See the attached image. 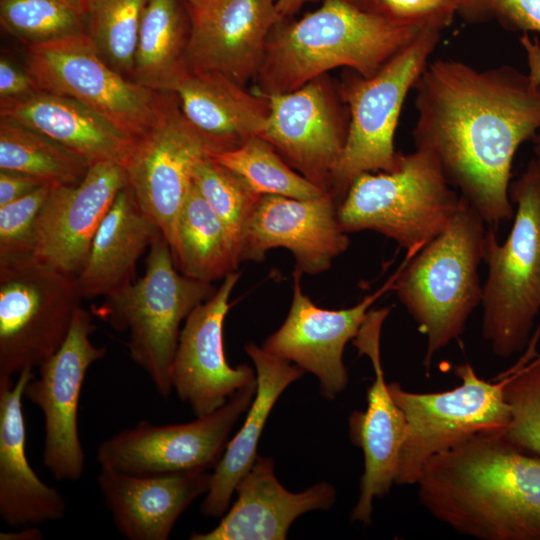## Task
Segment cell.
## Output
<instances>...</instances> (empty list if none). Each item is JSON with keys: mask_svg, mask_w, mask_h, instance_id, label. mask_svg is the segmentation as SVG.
Returning <instances> with one entry per match:
<instances>
[{"mask_svg": "<svg viewBox=\"0 0 540 540\" xmlns=\"http://www.w3.org/2000/svg\"><path fill=\"white\" fill-rule=\"evenodd\" d=\"M0 117L42 133L91 164L109 161L124 166L137 139L85 104L42 90L1 108Z\"/></svg>", "mask_w": 540, "mask_h": 540, "instance_id": "cell-26", "label": "cell"}, {"mask_svg": "<svg viewBox=\"0 0 540 540\" xmlns=\"http://www.w3.org/2000/svg\"><path fill=\"white\" fill-rule=\"evenodd\" d=\"M55 185L46 182L0 207V264L34 255L36 220Z\"/></svg>", "mask_w": 540, "mask_h": 540, "instance_id": "cell-37", "label": "cell"}, {"mask_svg": "<svg viewBox=\"0 0 540 540\" xmlns=\"http://www.w3.org/2000/svg\"><path fill=\"white\" fill-rule=\"evenodd\" d=\"M65 1L83 15V10H84V5H85L86 0H65Z\"/></svg>", "mask_w": 540, "mask_h": 540, "instance_id": "cell-47", "label": "cell"}, {"mask_svg": "<svg viewBox=\"0 0 540 540\" xmlns=\"http://www.w3.org/2000/svg\"><path fill=\"white\" fill-rule=\"evenodd\" d=\"M201 0H185V2L189 5H195L197 4L198 2H200Z\"/></svg>", "mask_w": 540, "mask_h": 540, "instance_id": "cell-48", "label": "cell"}, {"mask_svg": "<svg viewBox=\"0 0 540 540\" xmlns=\"http://www.w3.org/2000/svg\"><path fill=\"white\" fill-rule=\"evenodd\" d=\"M245 351L255 366L256 393L243 425L227 443L211 475L210 487L202 504V513L207 516L220 517L227 512L236 486L258 456V442L273 406L284 390L305 373L297 365L255 343L246 344Z\"/></svg>", "mask_w": 540, "mask_h": 540, "instance_id": "cell-27", "label": "cell"}, {"mask_svg": "<svg viewBox=\"0 0 540 540\" xmlns=\"http://www.w3.org/2000/svg\"><path fill=\"white\" fill-rule=\"evenodd\" d=\"M390 307L369 310L353 345L358 355H366L373 367L374 380L367 391V408L349 417L351 441L363 451L364 471L359 498L351 520L369 524L373 502L384 497L395 483L399 452L405 435V418L393 400L381 363L380 338Z\"/></svg>", "mask_w": 540, "mask_h": 540, "instance_id": "cell-18", "label": "cell"}, {"mask_svg": "<svg viewBox=\"0 0 540 540\" xmlns=\"http://www.w3.org/2000/svg\"><path fill=\"white\" fill-rule=\"evenodd\" d=\"M442 29L427 27L370 77L354 76L342 95L349 109L345 145L333 172L331 195L339 203L365 172L392 171L399 153L394 134L403 102L429 63Z\"/></svg>", "mask_w": 540, "mask_h": 540, "instance_id": "cell-8", "label": "cell"}, {"mask_svg": "<svg viewBox=\"0 0 540 540\" xmlns=\"http://www.w3.org/2000/svg\"><path fill=\"white\" fill-rule=\"evenodd\" d=\"M190 33L187 3L147 0L138 33L132 80L158 92H171L187 72Z\"/></svg>", "mask_w": 540, "mask_h": 540, "instance_id": "cell-29", "label": "cell"}, {"mask_svg": "<svg viewBox=\"0 0 540 540\" xmlns=\"http://www.w3.org/2000/svg\"><path fill=\"white\" fill-rule=\"evenodd\" d=\"M240 275L237 271L227 275L215 294L191 311L180 331L171 384L197 417L212 413L235 392L257 383L256 371L246 364L231 367L224 354L223 324Z\"/></svg>", "mask_w": 540, "mask_h": 540, "instance_id": "cell-16", "label": "cell"}, {"mask_svg": "<svg viewBox=\"0 0 540 540\" xmlns=\"http://www.w3.org/2000/svg\"><path fill=\"white\" fill-rule=\"evenodd\" d=\"M160 233L128 184L124 186L98 227L85 264L75 276L81 297H107L134 282L138 259Z\"/></svg>", "mask_w": 540, "mask_h": 540, "instance_id": "cell-28", "label": "cell"}, {"mask_svg": "<svg viewBox=\"0 0 540 540\" xmlns=\"http://www.w3.org/2000/svg\"><path fill=\"white\" fill-rule=\"evenodd\" d=\"M399 268L373 293L356 305L339 310L320 308L304 294L302 272L293 273V298L289 313L280 328L264 342L263 348L312 373L320 392L334 400L348 385L343 352L363 324L371 306L385 293L393 291Z\"/></svg>", "mask_w": 540, "mask_h": 540, "instance_id": "cell-15", "label": "cell"}, {"mask_svg": "<svg viewBox=\"0 0 540 540\" xmlns=\"http://www.w3.org/2000/svg\"><path fill=\"white\" fill-rule=\"evenodd\" d=\"M147 0H86L85 33L102 59L132 80L135 51Z\"/></svg>", "mask_w": 540, "mask_h": 540, "instance_id": "cell-33", "label": "cell"}, {"mask_svg": "<svg viewBox=\"0 0 540 540\" xmlns=\"http://www.w3.org/2000/svg\"><path fill=\"white\" fill-rule=\"evenodd\" d=\"M454 373L460 384L442 392L416 393L388 384L406 424L395 484H416L430 459L473 436L507 430L511 415L502 380L485 381L468 362L456 365Z\"/></svg>", "mask_w": 540, "mask_h": 540, "instance_id": "cell-9", "label": "cell"}, {"mask_svg": "<svg viewBox=\"0 0 540 540\" xmlns=\"http://www.w3.org/2000/svg\"><path fill=\"white\" fill-rule=\"evenodd\" d=\"M26 69L40 90L85 104L133 138L156 118L162 92L110 67L86 33L27 46Z\"/></svg>", "mask_w": 540, "mask_h": 540, "instance_id": "cell-11", "label": "cell"}, {"mask_svg": "<svg viewBox=\"0 0 540 540\" xmlns=\"http://www.w3.org/2000/svg\"><path fill=\"white\" fill-rule=\"evenodd\" d=\"M44 183L25 173L0 170V207L29 194Z\"/></svg>", "mask_w": 540, "mask_h": 540, "instance_id": "cell-41", "label": "cell"}, {"mask_svg": "<svg viewBox=\"0 0 540 540\" xmlns=\"http://www.w3.org/2000/svg\"><path fill=\"white\" fill-rule=\"evenodd\" d=\"M492 18L512 31L540 33V0H484Z\"/></svg>", "mask_w": 540, "mask_h": 540, "instance_id": "cell-39", "label": "cell"}, {"mask_svg": "<svg viewBox=\"0 0 540 540\" xmlns=\"http://www.w3.org/2000/svg\"><path fill=\"white\" fill-rule=\"evenodd\" d=\"M520 43L525 50L529 75L540 84V43L538 39H530L526 33L520 38ZM535 159L540 165V130L534 137Z\"/></svg>", "mask_w": 540, "mask_h": 540, "instance_id": "cell-42", "label": "cell"}, {"mask_svg": "<svg viewBox=\"0 0 540 540\" xmlns=\"http://www.w3.org/2000/svg\"><path fill=\"white\" fill-rule=\"evenodd\" d=\"M126 185L124 167L109 161L91 164L76 185H55L36 220L34 256L76 276L98 227Z\"/></svg>", "mask_w": 540, "mask_h": 540, "instance_id": "cell-21", "label": "cell"}, {"mask_svg": "<svg viewBox=\"0 0 540 540\" xmlns=\"http://www.w3.org/2000/svg\"><path fill=\"white\" fill-rule=\"evenodd\" d=\"M40 89L27 69H21L6 57L0 59V109L21 102Z\"/></svg>", "mask_w": 540, "mask_h": 540, "instance_id": "cell-40", "label": "cell"}, {"mask_svg": "<svg viewBox=\"0 0 540 540\" xmlns=\"http://www.w3.org/2000/svg\"><path fill=\"white\" fill-rule=\"evenodd\" d=\"M268 114L259 137L306 179L331 194L348 125L317 79L288 92L263 94Z\"/></svg>", "mask_w": 540, "mask_h": 540, "instance_id": "cell-19", "label": "cell"}, {"mask_svg": "<svg viewBox=\"0 0 540 540\" xmlns=\"http://www.w3.org/2000/svg\"><path fill=\"white\" fill-rule=\"evenodd\" d=\"M425 28L368 9L357 0H324L270 36L258 71L263 94L292 91L338 67L370 77Z\"/></svg>", "mask_w": 540, "mask_h": 540, "instance_id": "cell-3", "label": "cell"}, {"mask_svg": "<svg viewBox=\"0 0 540 540\" xmlns=\"http://www.w3.org/2000/svg\"><path fill=\"white\" fill-rule=\"evenodd\" d=\"M81 299L75 276L34 255L0 264V377L39 368L54 355Z\"/></svg>", "mask_w": 540, "mask_h": 540, "instance_id": "cell-10", "label": "cell"}, {"mask_svg": "<svg viewBox=\"0 0 540 540\" xmlns=\"http://www.w3.org/2000/svg\"><path fill=\"white\" fill-rule=\"evenodd\" d=\"M33 377L31 369L16 381L0 377V517L13 528L60 521L67 509L63 495L38 477L26 455L22 401Z\"/></svg>", "mask_w": 540, "mask_h": 540, "instance_id": "cell-24", "label": "cell"}, {"mask_svg": "<svg viewBox=\"0 0 540 540\" xmlns=\"http://www.w3.org/2000/svg\"><path fill=\"white\" fill-rule=\"evenodd\" d=\"M235 491L238 498L220 523L208 532H193L191 540H284L297 517L327 510L336 500V490L327 482L288 491L275 476L273 459L261 456Z\"/></svg>", "mask_w": 540, "mask_h": 540, "instance_id": "cell-23", "label": "cell"}, {"mask_svg": "<svg viewBox=\"0 0 540 540\" xmlns=\"http://www.w3.org/2000/svg\"><path fill=\"white\" fill-rule=\"evenodd\" d=\"M539 338H540V322H539V324L537 326V329H536L535 333L532 335V338H531V340L529 342V345H528L527 349L525 350V354H524L525 357L529 358V357H531L532 355L535 354V352H536V344H537Z\"/></svg>", "mask_w": 540, "mask_h": 540, "instance_id": "cell-46", "label": "cell"}, {"mask_svg": "<svg viewBox=\"0 0 540 540\" xmlns=\"http://www.w3.org/2000/svg\"><path fill=\"white\" fill-rule=\"evenodd\" d=\"M313 0H278L277 13L280 22L296 13L304 4Z\"/></svg>", "mask_w": 540, "mask_h": 540, "instance_id": "cell-45", "label": "cell"}, {"mask_svg": "<svg viewBox=\"0 0 540 540\" xmlns=\"http://www.w3.org/2000/svg\"><path fill=\"white\" fill-rule=\"evenodd\" d=\"M170 249L182 274L209 283L237 271L241 263L238 244L193 182L177 218Z\"/></svg>", "mask_w": 540, "mask_h": 540, "instance_id": "cell-30", "label": "cell"}, {"mask_svg": "<svg viewBox=\"0 0 540 540\" xmlns=\"http://www.w3.org/2000/svg\"><path fill=\"white\" fill-rule=\"evenodd\" d=\"M461 201L434 156L415 149L399 153L392 171L358 175L337 215L346 233L372 230L420 251L449 226Z\"/></svg>", "mask_w": 540, "mask_h": 540, "instance_id": "cell-6", "label": "cell"}, {"mask_svg": "<svg viewBox=\"0 0 540 540\" xmlns=\"http://www.w3.org/2000/svg\"><path fill=\"white\" fill-rule=\"evenodd\" d=\"M458 14L469 22H483L492 18L484 0H455Z\"/></svg>", "mask_w": 540, "mask_h": 540, "instance_id": "cell-43", "label": "cell"}, {"mask_svg": "<svg viewBox=\"0 0 540 540\" xmlns=\"http://www.w3.org/2000/svg\"><path fill=\"white\" fill-rule=\"evenodd\" d=\"M91 163L51 138L0 117V170L25 173L56 185H76Z\"/></svg>", "mask_w": 540, "mask_h": 540, "instance_id": "cell-31", "label": "cell"}, {"mask_svg": "<svg viewBox=\"0 0 540 540\" xmlns=\"http://www.w3.org/2000/svg\"><path fill=\"white\" fill-rule=\"evenodd\" d=\"M0 23L26 46L85 33L83 15L65 0H0Z\"/></svg>", "mask_w": 540, "mask_h": 540, "instance_id": "cell-34", "label": "cell"}, {"mask_svg": "<svg viewBox=\"0 0 540 540\" xmlns=\"http://www.w3.org/2000/svg\"><path fill=\"white\" fill-rule=\"evenodd\" d=\"M212 283L189 278L176 267L160 233L149 247L143 277L104 297L95 314L118 331H128L130 358L167 397L180 324L216 292Z\"/></svg>", "mask_w": 540, "mask_h": 540, "instance_id": "cell-7", "label": "cell"}, {"mask_svg": "<svg viewBox=\"0 0 540 540\" xmlns=\"http://www.w3.org/2000/svg\"><path fill=\"white\" fill-rule=\"evenodd\" d=\"M210 156L239 175L259 195L312 199L327 194L294 171L278 152L259 136L248 139L234 149Z\"/></svg>", "mask_w": 540, "mask_h": 540, "instance_id": "cell-32", "label": "cell"}, {"mask_svg": "<svg viewBox=\"0 0 540 540\" xmlns=\"http://www.w3.org/2000/svg\"><path fill=\"white\" fill-rule=\"evenodd\" d=\"M435 519L478 540H540V455L480 434L434 456L415 484Z\"/></svg>", "mask_w": 540, "mask_h": 540, "instance_id": "cell-2", "label": "cell"}, {"mask_svg": "<svg viewBox=\"0 0 540 540\" xmlns=\"http://www.w3.org/2000/svg\"><path fill=\"white\" fill-rule=\"evenodd\" d=\"M497 379L502 380L511 415L503 436L515 446L540 455V352Z\"/></svg>", "mask_w": 540, "mask_h": 540, "instance_id": "cell-36", "label": "cell"}, {"mask_svg": "<svg viewBox=\"0 0 540 540\" xmlns=\"http://www.w3.org/2000/svg\"><path fill=\"white\" fill-rule=\"evenodd\" d=\"M44 538L42 531L34 525L22 526L16 531H6L0 533L1 540H41Z\"/></svg>", "mask_w": 540, "mask_h": 540, "instance_id": "cell-44", "label": "cell"}, {"mask_svg": "<svg viewBox=\"0 0 540 540\" xmlns=\"http://www.w3.org/2000/svg\"><path fill=\"white\" fill-rule=\"evenodd\" d=\"M337 209L330 193L312 199L262 195L242 233L241 262H262L268 250L282 247L293 254L295 269L302 273L327 271L350 244Z\"/></svg>", "mask_w": 540, "mask_h": 540, "instance_id": "cell-17", "label": "cell"}, {"mask_svg": "<svg viewBox=\"0 0 540 540\" xmlns=\"http://www.w3.org/2000/svg\"><path fill=\"white\" fill-rule=\"evenodd\" d=\"M368 9L424 27L447 28L459 12L455 0H357Z\"/></svg>", "mask_w": 540, "mask_h": 540, "instance_id": "cell-38", "label": "cell"}, {"mask_svg": "<svg viewBox=\"0 0 540 540\" xmlns=\"http://www.w3.org/2000/svg\"><path fill=\"white\" fill-rule=\"evenodd\" d=\"M278 0H201L187 4L190 33L186 64L222 73L242 84L258 73L273 28Z\"/></svg>", "mask_w": 540, "mask_h": 540, "instance_id": "cell-20", "label": "cell"}, {"mask_svg": "<svg viewBox=\"0 0 540 540\" xmlns=\"http://www.w3.org/2000/svg\"><path fill=\"white\" fill-rule=\"evenodd\" d=\"M96 326L92 315L77 309L68 335L57 352L39 366V376L26 385L24 398L44 417L42 464L57 481H77L86 456L78 430V406L89 367L107 353L90 335Z\"/></svg>", "mask_w": 540, "mask_h": 540, "instance_id": "cell-14", "label": "cell"}, {"mask_svg": "<svg viewBox=\"0 0 540 540\" xmlns=\"http://www.w3.org/2000/svg\"><path fill=\"white\" fill-rule=\"evenodd\" d=\"M413 89L415 148L434 156L486 224L511 220L512 163L519 146L540 130V84L510 65L479 70L436 59Z\"/></svg>", "mask_w": 540, "mask_h": 540, "instance_id": "cell-1", "label": "cell"}, {"mask_svg": "<svg viewBox=\"0 0 540 540\" xmlns=\"http://www.w3.org/2000/svg\"><path fill=\"white\" fill-rule=\"evenodd\" d=\"M211 151L184 116L173 92H162L156 118L123 166L127 184L171 246L196 163Z\"/></svg>", "mask_w": 540, "mask_h": 540, "instance_id": "cell-13", "label": "cell"}, {"mask_svg": "<svg viewBox=\"0 0 540 540\" xmlns=\"http://www.w3.org/2000/svg\"><path fill=\"white\" fill-rule=\"evenodd\" d=\"M256 388L257 383L238 390L217 410L188 423L156 425L142 420L102 441L97 460L100 466L136 475L214 469Z\"/></svg>", "mask_w": 540, "mask_h": 540, "instance_id": "cell-12", "label": "cell"}, {"mask_svg": "<svg viewBox=\"0 0 540 540\" xmlns=\"http://www.w3.org/2000/svg\"><path fill=\"white\" fill-rule=\"evenodd\" d=\"M212 473L154 475L100 466L97 484L116 530L129 540H167L180 515L210 487Z\"/></svg>", "mask_w": 540, "mask_h": 540, "instance_id": "cell-22", "label": "cell"}, {"mask_svg": "<svg viewBox=\"0 0 540 540\" xmlns=\"http://www.w3.org/2000/svg\"><path fill=\"white\" fill-rule=\"evenodd\" d=\"M509 196L516 204L511 231L500 244L487 229L483 262L482 335L502 358L525 351L540 312V165L531 159Z\"/></svg>", "mask_w": 540, "mask_h": 540, "instance_id": "cell-5", "label": "cell"}, {"mask_svg": "<svg viewBox=\"0 0 540 540\" xmlns=\"http://www.w3.org/2000/svg\"><path fill=\"white\" fill-rule=\"evenodd\" d=\"M486 225L462 197L449 226L420 251L408 250L401 263L393 291L426 335L427 373L435 354L463 333L482 302L479 266Z\"/></svg>", "mask_w": 540, "mask_h": 540, "instance_id": "cell-4", "label": "cell"}, {"mask_svg": "<svg viewBox=\"0 0 540 540\" xmlns=\"http://www.w3.org/2000/svg\"><path fill=\"white\" fill-rule=\"evenodd\" d=\"M171 92L211 154L234 149L264 129L266 98L252 95L222 73L188 69Z\"/></svg>", "mask_w": 540, "mask_h": 540, "instance_id": "cell-25", "label": "cell"}, {"mask_svg": "<svg viewBox=\"0 0 540 540\" xmlns=\"http://www.w3.org/2000/svg\"><path fill=\"white\" fill-rule=\"evenodd\" d=\"M192 182L227 227L238 244L240 254L244 227L262 195L254 192L239 175L216 162L210 155L196 163Z\"/></svg>", "mask_w": 540, "mask_h": 540, "instance_id": "cell-35", "label": "cell"}]
</instances>
